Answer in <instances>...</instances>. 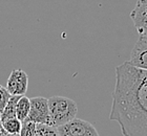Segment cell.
<instances>
[{
	"label": "cell",
	"instance_id": "8fae6325",
	"mask_svg": "<svg viewBox=\"0 0 147 136\" xmlns=\"http://www.w3.org/2000/svg\"><path fill=\"white\" fill-rule=\"evenodd\" d=\"M36 136H60L58 129L49 125L36 124Z\"/></svg>",
	"mask_w": 147,
	"mask_h": 136
},
{
	"label": "cell",
	"instance_id": "30bf717a",
	"mask_svg": "<svg viewBox=\"0 0 147 136\" xmlns=\"http://www.w3.org/2000/svg\"><path fill=\"white\" fill-rule=\"evenodd\" d=\"M22 123L17 118H9L6 121H2V127L3 130L5 131L6 133L11 134V135H16V134L20 133L21 130Z\"/></svg>",
	"mask_w": 147,
	"mask_h": 136
},
{
	"label": "cell",
	"instance_id": "52a82bcc",
	"mask_svg": "<svg viewBox=\"0 0 147 136\" xmlns=\"http://www.w3.org/2000/svg\"><path fill=\"white\" fill-rule=\"evenodd\" d=\"M129 17L139 35L147 37V0H138Z\"/></svg>",
	"mask_w": 147,
	"mask_h": 136
},
{
	"label": "cell",
	"instance_id": "6da1fadb",
	"mask_svg": "<svg viewBox=\"0 0 147 136\" xmlns=\"http://www.w3.org/2000/svg\"><path fill=\"white\" fill-rule=\"evenodd\" d=\"M109 119L123 136H147V71L124 62L116 67Z\"/></svg>",
	"mask_w": 147,
	"mask_h": 136
},
{
	"label": "cell",
	"instance_id": "7c38bea8",
	"mask_svg": "<svg viewBox=\"0 0 147 136\" xmlns=\"http://www.w3.org/2000/svg\"><path fill=\"white\" fill-rule=\"evenodd\" d=\"M19 136H36V124L24 121L22 123Z\"/></svg>",
	"mask_w": 147,
	"mask_h": 136
},
{
	"label": "cell",
	"instance_id": "4fadbf2b",
	"mask_svg": "<svg viewBox=\"0 0 147 136\" xmlns=\"http://www.w3.org/2000/svg\"><path fill=\"white\" fill-rule=\"evenodd\" d=\"M11 94L9 93V91L6 90L5 87H3L2 85H0V114L2 113L3 109L5 108L6 104L11 98Z\"/></svg>",
	"mask_w": 147,
	"mask_h": 136
},
{
	"label": "cell",
	"instance_id": "9c48e42d",
	"mask_svg": "<svg viewBox=\"0 0 147 136\" xmlns=\"http://www.w3.org/2000/svg\"><path fill=\"white\" fill-rule=\"evenodd\" d=\"M19 98H20V96H18V95H12L11 96L9 100L6 104L5 108L3 109L2 113L0 114L1 123L6 121V119H9V118L16 117V105H17V102H18Z\"/></svg>",
	"mask_w": 147,
	"mask_h": 136
},
{
	"label": "cell",
	"instance_id": "3957f363",
	"mask_svg": "<svg viewBox=\"0 0 147 136\" xmlns=\"http://www.w3.org/2000/svg\"><path fill=\"white\" fill-rule=\"evenodd\" d=\"M57 129L60 136H100L94 125L82 118H74Z\"/></svg>",
	"mask_w": 147,
	"mask_h": 136
},
{
	"label": "cell",
	"instance_id": "8992f818",
	"mask_svg": "<svg viewBox=\"0 0 147 136\" xmlns=\"http://www.w3.org/2000/svg\"><path fill=\"white\" fill-rule=\"evenodd\" d=\"M127 63L136 68L147 71V37L140 36L137 40Z\"/></svg>",
	"mask_w": 147,
	"mask_h": 136
},
{
	"label": "cell",
	"instance_id": "7a4b0ae2",
	"mask_svg": "<svg viewBox=\"0 0 147 136\" xmlns=\"http://www.w3.org/2000/svg\"><path fill=\"white\" fill-rule=\"evenodd\" d=\"M47 104L51 121L54 127H61L76 118L78 106L76 102L69 97L60 95L51 96L47 98Z\"/></svg>",
	"mask_w": 147,
	"mask_h": 136
},
{
	"label": "cell",
	"instance_id": "5bb4252c",
	"mask_svg": "<svg viewBox=\"0 0 147 136\" xmlns=\"http://www.w3.org/2000/svg\"><path fill=\"white\" fill-rule=\"evenodd\" d=\"M0 136H12L11 134H9V133H6L5 131L3 130L2 132H0Z\"/></svg>",
	"mask_w": 147,
	"mask_h": 136
},
{
	"label": "cell",
	"instance_id": "277c9868",
	"mask_svg": "<svg viewBox=\"0 0 147 136\" xmlns=\"http://www.w3.org/2000/svg\"><path fill=\"white\" fill-rule=\"evenodd\" d=\"M30 102H31V108L26 121L35 124L53 126L49 116L47 98L42 96H35L30 98Z\"/></svg>",
	"mask_w": 147,
	"mask_h": 136
},
{
	"label": "cell",
	"instance_id": "2e32d148",
	"mask_svg": "<svg viewBox=\"0 0 147 136\" xmlns=\"http://www.w3.org/2000/svg\"><path fill=\"white\" fill-rule=\"evenodd\" d=\"M12 136H19V134H16V135H12Z\"/></svg>",
	"mask_w": 147,
	"mask_h": 136
},
{
	"label": "cell",
	"instance_id": "9a60e30c",
	"mask_svg": "<svg viewBox=\"0 0 147 136\" xmlns=\"http://www.w3.org/2000/svg\"><path fill=\"white\" fill-rule=\"evenodd\" d=\"M3 131V127H2V123H1V119H0V132Z\"/></svg>",
	"mask_w": 147,
	"mask_h": 136
},
{
	"label": "cell",
	"instance_id": "5b68a950",
	"mask_svg": "<svg viewBox=\"0 0 147 136\" xmlns=\"http://www.w3.org/2000/svg\"><path fill=\"white\" fill-rule=\"evenodd\" d=\"M28 87V76L24 70L14 69L6 82V90L11 95H25Z\"/></svg>",
	"mask_w": 147,
	"mask_h": 136
},
{
	"label": "cell",
	"instance_id": "ba28073f",
	"mask_svg": "<svg viewBox=\"0 0 147 136\" xmlns=\"http://www.w3.org/2000/svg\"><path fill=\"white\" fill-rule=\"evenodd\" d=\"M30 108H31V102L30 98L25 95L20 96V98L17 102L16 105V118L23 123L26 121L28 115L30 113Z\"/></svg>",
	"mask_w": 147,
	"mask_h": 136
}]
</instances>
